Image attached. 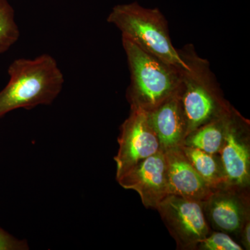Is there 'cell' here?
I'll use <instances>...</instances> for the list:
<instances>
[{"label": "cell", "instance_id": "obj_1", "mask_svg": "<svg viewBox=\"0 0 250 250\" xmlns=\"http://www.w3.org/2000/svg\"><path fill=\"white\" fill-rule=\"evenodd\" d=\"M10 79L0 91V118L18 108L51 104L62 89L63 74L49 54L18 59L8 69Z\"/></svg>", "mask_w": 250, "mask_h": 250}, {"label": "cell", "instance_id": "obj_2", "mask_svg": "<svg viewBox=\"0 0 250 250\" xmlns=\"http://www.w3.org/2000/svg\"><path fill=\"white\" fill-rule=\"evenodd\" d=\"M178 51L188 65L181 72L178 92L187 136L199 126L228 114L233 106L224 97L209 62L197 54L193 45H185Z\"/></svg>", "mask_w": 250, "mask_h": 250}, {"label": "cell", "instance_id": "obj_3", "mask_svg": "<svg viewBox=\"0 0 250 250\" xmlns=\"http://www.w3.org/2000/svg\"><path fill=\"white\" fill-rule=\"evenodd\" d=\"M131 83L126 98L130 106L152 111L178 93L182 70L123 38Z\"/></svg>", "mask_w": 250, "mask_h": 250}, {"label": "cell", "instance_id": "obj_4", "mask_svg": "<svg viewBox=\"0 0 250 250\" xmlns=\"http://www.w3.org/2000/svg\"><path fill=\"white\" fill-rule=\"evenodd\" d=\"M107 21L121 31L123 38L140 48L182 71L188 69L171 41L165 16L158 8L147 9L137 1L116 5L108 15Z\"/></svg>", "mask_w": 250, "mask_h": 250}, {"label": "cell", "instance_id": "obj_5", "mask_svg": "<svg viewBox=\"0 0 250 250\" xmlns=\"http://www.w3.org/2000/svg\"><path fill=\"white\" fill-rule=\"evenodd\" d=\"M156 210L177 243V250H196L199 243L210 232L202 202L168 195Z\"/></svg>", "mask_w": 250, "mask_h": 250}, {"label": "cell", "instance_id": "obj_6", "mask_svg": "<svg viewBox=\"0 0 250 250\" xmlns=\"http://www.w3.org/2000/svg\"><path fill=\"white\" fill-rule=\"evenodd\" d=\"M116 180L131 167L161 150L160 142L149 124L147 112L130 106L129 116L122 124L118 139Z\"/></svg>", "mask_w": 250, "mask_h": 250}, {"label": "cell", "instance_id": "obj_7", "mask_svg": "<svg viewBox=\"0 0 250 250\" xmlns=\"http://www.w3.org/2000/svg\"><path fill=\"white\" fill-rule=\"evenodd\" d=\"M219 156L227 185L250 188V121L234 107L227 119L225 139Z\"/></svg>", "mask_w": 250, "mask_h": 250}, {"label": "cell", "instance_id": "obj_8", "mask_svg": "<svg viewBox=\"0 0 250 250\" xmlns=\"http://www.w3.org/2000/svg\"><path fill=\"white\" fill-rule=\"evenodd\" d=\"M250 188L225 186L215 189L202 203L209 226L228 234L239 236L250 219Z\"/></svg>", "mask_w": 250, "mask_h": 250}, {"label": "cell", "instance_id": "obj_9", "mask_svg": "<svg viewBox=\"0 0 250 250\" xmlns=\"http://www.w3.org/2000/svg\"><path fill=\"white\" fill-rule=\"evenodd\" d=\"M117 181L123 188L137 192L146 208L156 209L159 203L169 195L165 153L160 151L149 156Z\"/></svg>", "mask_w": 250, "mask_h": 250}, {"label": "cell", "instance_id": "obj_10", "mask_svg": "<svg viewBox=\"0 0 250 250\" xmlns=\"http://www.w3.org/2000/svg\"><path fill=\"white\" fill-rule=\"evenodd\" d=\"M169 195L202 202L208 200L215 189L199 174L182 147L165 152Z\"/></svg>", "mask_w": 250, "mask_h": 250}, {"label": "cell", "instance_id": "obj_11", "mask_svg": "<svg viewBox=\"0 0 250 250\" xmlns=\"http://www.w3.org/2000/svg\"><path fill=\"white\" fill-rule=\"evenodd\" d=\"M147 113L163 152L182 147L187 136V123L178 93Z\"/></svg>", "mask_w": 250, "mask_h": 250}, {"label": "cell", "instance_id": "obj_12", "mask_svg": "<svg viewBox=\"0 0 250 250\" xmlns=\"http://www.w3.org/2000/svg\"><path fill=\"white\" fill-rule=\"evenodd\" d=\"M229 113L199 126L188 134L183 146L197 148L210 154H219L223 147Z\"/></svg>", "mask_w": 250, "mask_h": 250}, {"label": "cell", "instance_id": "obj_13", "mask_svg": "<svg viewBox=\"0 0 250 250\" xmlns=\"http://www.w3.org/2000/svg\"><path fill=\"white\" fill-rule=\"evenodd\" d=\"M182 150L199 174L213 189L227 186L219 154H210L197 148L183 146Z\"/></svg>", "mask_w": 250, "mask_h": 250}, {"label": "cell", "instance_id": "obj_14", "mask_svg": "<svg viewBox=\"0 0 250 250\" xmlns=\"http://www.w3.org/2000/svg\"><path fill=\"white\" fill-rule=\"evenodd\" d=\"M19 37L14 9L7 0H0V54L7 52Z\"/></svg>", "mask_w": 250, "mask_h": 250}, {"label": "cell", "instance_id": "obj_15", "mask_svg": "<svg viewBox=\"0 0 250 250\" xmlns=\"http://www.w3.org/2000/svg\"><path fill=\"white\" fill-rule=\"evenodd\" d=\"M200 250H243L244 248L228 233L223 231H210L209 234L199 243Z\"/></svg>", "mask_w": 250, "mask_h": 250}, {"label": "cell", "instance_id": "obj_16", "mask_svg": "<svg viewBox=\"0 0 250 250\" xmlns=\"http://www.w3.org/2000/svg\"><path fill=\"white\" fill-rule=\"evenodd\" d=\"M27 242L18 239L0 227V250H27Z\"/></svg>", "mask_w": 250, "mask_h": 250}, {"label": "cell", "instance_id": "obj_17", "mask_svg": "<svg viewBox=\"0 0 250 250\" xmlns=\"http://www.w3.org/2000/svg\"><path fill=\"white\" fill-rule=\"evenodd\" d=\"M240 237L241 238V243L245 250L250 249V219L245 223L242 228Z\"/></svg>", "mask_w": 250, "mask_h": 250}]
</instances>
